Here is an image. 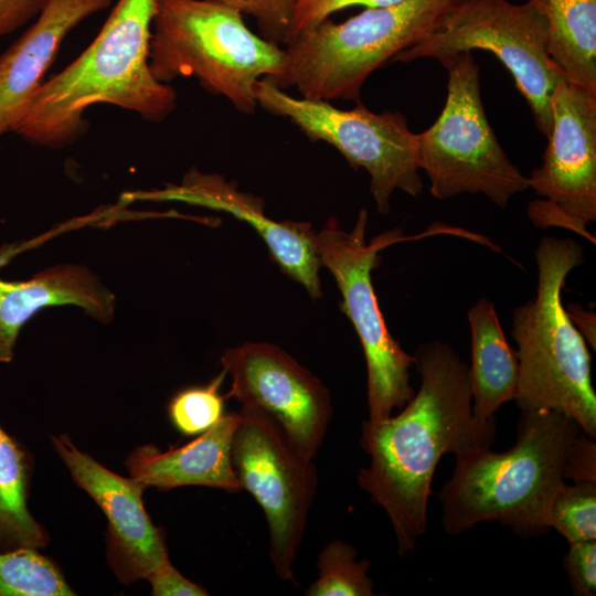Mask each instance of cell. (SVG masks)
Returning a JSON list of instances; mask_svg holds the SVG:
<instances>
[{
	"instance_id": "cell-1",
	"label": "cell",
	"mask_w": 596,
	"mask_h": 596,
	"mask_svg": "<svg viewBox=\"0 0 596 596\" xmlns=\"http://www.w3.org/2000/svg\"><path fill=\"white\" fill-rule=\"evenodd\" d=\"M421 385L397 415L362 424L360 445L370 465L359 487L390 519L400 556L414 552L427 528L430 486L445 454L490 448L496 427L472 415L469 366L446 342L428 341L413 354Z\"/></svg>"
},
{
	"instance_id": "cell-33",
	"label": "cell",
	"mask_w": 596,
	"mask_h": 596,
	"mask_svg": "<svg viewBox=\"0 0 596 596\" xmlns=\"http://www.w3.org/2000/svg\"><path fill=\"white\" fill-rule=\"evenodd\" d=\"M14 247L9 246L0 249V267L4 265L14 254Z\"/></svg>"
},
{
	"instance_id": "cell-6",
	"label": "cell",
	"mask_w": 596,
	"mask_h": 596,
	"mask_svg": "<svg viewBox=\"0 0 596 596\" xmlns=\"http://www.w3.org/2000/svg\"><path fill=\"white\" fill-rule=\"evenodd\" d=\"M460 1L402 0L340 23L326 19L285 44V73L275 85L308 99L360 103L368 77L430 35Z\"/></svg>"
},
{
	"instance_id": "cell-31",
	"label": "cell",
	"mask_w": 596,
	"mask_h": 596,
	"mask_svg": "<svg viewBox=\"0 0 596 596\" xmlns=\"http://www.w3.org/2000/svg\"><path fill=\"white\" fill-rule=\"evenodd\" d=\"M46 0H0V38L36 18Z\"/></svg>"
},
{
	"instance_id": "cell-14",
	"label": "cell",
	"mask_w": 596,
	"mask_h": 596,
	"mask_svg": "<svg viewBox=\"0 0 596 596\" xmlns=\"http://www.w3.org/2000/svg\"><path fill=\"white\" fill-rule=\"evenodd\" d=\"M51 440L74 482L98 504L108 521L106 554L118 581L131 584L146 579L169 563L164 530L152 523L143 505L147 487L110 471L79 450L65 434L52 435Z\"/></svg>"
},
{
	"instance_id": "cell-8",
	"label": "cell",
	"mask_w": 596,
	"mask_h": 596,
	"mask_svg": "<svg viewBox=\"0 0 596 596\" xmlns=\"http://www.w3.org/2000/svg\"><path fill=\"white\" fill-rule=\"evenodd\" d=\"M473 50L493 53L509 70L545 136L552 126V98L566 79L546 49L545 22L529 0H461L437 30L398 53L392 62L434 58L440 64ZM567 81V79H566Z\"/></svg>"
},
{
	"instance_id": "cell-11",
	"label": "cell",
	"mask_w": 596,
	"mask_h": 596,
	"mask_svg": "<svg viewBox=\"0 0 596 596\" xmlns=\"http://www.w3.org/2000/svg\"><path fill=\"white\" fill-rule=\"evenodd\" d=\"M238 414L231 449L235 475L266 517L277 576L296 584L294 563L318 488L317 468L272 416L249 405Z\"/></svg>"
},
{
	"instance_id": "cell-28",
	"label": "cell",
	"mask_w": 596,
	"mask_h": 596,
	"mask_svg": "<svg viewBox=\"0 0 596 596\" xmlns=\"http://www.w3.org/2000/svg\"><path fill=\"white\" fill-rule=\"evenodd\" d=\"M563 556V566L567 574L573 594L595 596L596 594V540L568 543Z\"/></svg>"
},
{
	"instance_id": "cell-15",
	"label": "cell",
	"mask_w": 596,
	"mask_h": 596,
	"mask_svg": "<svg viewBox=\"0 0 596 596\" xmlns=\"http://www.w3.org/2000/svg\"><path fill=\"white\" fill-rule=\"evenodd\" d=\"M159 200H175L226 212L245 222L262 237L283 273L305 287L312 299L322 296L317 232L307 222L275 221L265 214L264 199L243 192L220 174L192 169L181 184L156 193Z\"/></svg>"
},
{
	"instance_id": "cell-18",
	"label": "cell",
	"mask_w": 596,
	"mask_h": 596,
	"mask_svg": "<svg viewBox=\"0 0 596 596\" xmlns=\"http://www.w3.org/2000/svg\"><path fill=\"white\" fill-rule=\"evenodd\" d=\"M76 305L99 321H109L114 296L87 269L62 265L24 281L0 279V362L13 359L20 330L40 309Z\"/></svg>"
},
{
	"instance_id": "cell-10",
	"label": "cell",
	"mask_w": 596,
	"mask_h": 596,
	"mask_svg": "<svg viewBox=\"0 0 596 596\" xmlns=\"http://www.w3.org/2000/svg\"><path fill=\"white\" fill-rule=\"evenodd\" d=\"M368 212H359L354 227L340 228L329 219L317 233L321 265L333 276L342 300L340 308L360 339L368 372L369 422L389 418L414 396L409 380L413 355L396 341L384 320L372 283L380 265V251L401 241L400 230L385 232L366 242Z\"/></svg>"
},
{
	"instance_id": "cell-30",
	"label": "cell",
	"mask_w": 596,
	"mask_h": 596,
	"mask_svg": "<svg viewBox=\"0 0 596 596\" xmlns=\"http://www.w3.org/2000/svg\"><path fill=\"white\" fill-rule=\"evenodd\" d=\"M153 596H206L202 586L185 578L171 562L160 566L146 578Z\"/></svg>"
},
{
	"instance_id": "cell-27",
	"label": "cell",
	"mask_w": 596,
	"mask_h": 596,
	"mask_svg": "<svg viewBox=\"0 0 596 596\" xmlns=\"http://www.w3.org/2000/svg\"><path fill=\"white\" fill-rule=\"evenodd\" d=\"M400 1L402 0H292L287 42L299 32L329 19L332 13L348 7L376 8Z\"/></svg>"
},
{
	"instance_id": "cell-22",
	"label": "cell",
	"mask_w": 596,
	"mask_h": 596,
	"mask_svg": "<svg viewBox=\"0 0 596 596\" xmlns=\"http://www.w3.org/2000/svg\"><path fill=\"white\" fill-rule=\"evenodd\" d=\"M61 568L39 549L0 552V596H74Z\"/></svg>"
},
{
	"instance_id": "cell-24",
	"label": "cell",
	"mask_w": 596,
	"mask_h": 596,
	"mask_svg": "<svg viewBox=\"0 0 596 596\" xmlns=\"http://www.w3.org/2000/svg\"><path fill=\"white\" fill-rule=\"evenodd\" d=\"M547 525L568 543L596 540V483L564 482L552 500Z\"/></svg>"
},
{
	"instance_id": "cell-2",
	"label": "cell",
	"mask_w": 596,
	"mask_h": 596,
	"mask_svg": "<svg viewBox=\"0 0 596 596\" xmlns=\"http://www.w3.org/2000/svg\"><path fill=\"white\" fill-rule=\"evenodd\" d=\"M157 0H118L93 42L44 82L13 132L49 148L73 143L87 130L85 111L109 104L161 121L177 106V93L149 67Z\"/></svg>"
},
{
	"instance_id": "cell-25",
	"label": "cell",
	"mask_w": 596,
	"mask_h": 596,
	"mask_svg": "<svg viewBox=\"0 0 596 596\" xmlns=\"http://www.w3.org/2000/svg\"><path fill=\"white\" fill-rule=\"evenodd\" d=\"M224 370L205 385L181 390L168 405L170 422L184 436L199 435L224 415L226 395L220 393Z\"/></svg>"
},
{
	"instance_id": "cell-12",
	"label": "cell",
	"mask_w": 596,
	"mask_h": 596,
	"mask_svg": "<svg viewBox=\"0 0 596 596\" xmlns=\"http://www.w3.org/2000/svg\"><path fill=\"white\" fill-rule=\"evenodd\" d=\"M546 138L542 164L528 177L529 188L545 200L529 203V217L595 242L586 225L596 220V94L562 81Z\"/></svg>"
},
{
	"instance_id": "cell-20",
	"label": "cell",
	"mask_w": 596,
	"mask_h": 596,
	"mask_svg": "<svg viewBox=\"0 0 596 596\" xmlns=\"http://www.w3.org/2000/svg\"><path fill=\"white\" fill-rule=\"evenodd\" d=\"M545 22L546 49L567 82L596 94V0H530Z\"/></svg>"
},
{
	"instance_id": "cell-26",
	"label": "cell",
	"mask_w": 596,
	"mask_h": 596,
	"mask_svg": "<svg viewBox=\"0 0 596 596\" xmlns=\"http://www.w3.org/2000/svg\"><path fill=\"white\" fill-rule=\"evenodd\" d=\"M255 19L263 38L286 44L292 0H211Z\"/></svg>"
},
{
	"instance_id": "cell-19",
	"label": "cell",
	"mask_w": 596,
	"mask_h": 596,
	"mask_svg": "<svg viewBox=\"0 0 596 596\" xmlns=\"http://www.w3.org/2000/svg\"><path fill=\"white\" fill-rule=\"evenodd\" d=\"M472 415L482 427H496L498 408L514 398L519 379L517 351L509 344L492 301L479 298L468 310Z\"/></svg>"
},
{
	"instance_id": "cell-17",
	"label": "cell",
	"mask_w": 596,
	"mask_h": 596,
	"mask_svg": "<svg viewBox=\"0 0 596 596\" xmlns=\"http://www.w3.org/2000/svg\"><path fill=\"white\" fill-rule=\"evenodd\" d=\"M238 423V412H228L180 447L162 451L153 444L141 445L125 460L129 477L147 488L160 490L202 486L238 492L242 489L231 458Z\"/></svg>"
},
{
	"instance_id": "cell-7",
	"label": "cell",
	"mask_w": 596,
	"mask_h": 596,
	"mask_svg": "<svg viewBox=\"0 0 596 596\" xmlns=\"http://www.w3.org/2000/svg\"><path fill=\"white\" fill-rule=\"evenodd\" d=\"M448 71L447 97L436 121L419 137L421 170L437 200L483 194L504 209L529 189L528 177L512 163L490 126L472 52L441 64Z\"/></svg>"
},
{
	"instance_id": "cell-9",
	"label": "cell",
	"mask_w": 596,
	"mask_h": 596,
	"mask_svg": "<svg viewBox=\"0 0 596 596\" xmlns=\"http://www.w3.org/2000/svg\"><path fill=\"white\" fill-rule=\"evenodd\" d=\"M257 105L295 124L309 139L334 147L354 168L370 175L377 212L389 214L395 190L423 192L419 137L400 111L373 113L361 102L341 109L330 102L295 97L263 78L254 87Z\"/></svg>"
},
{
	"instance_id": "cell-16",
	"label": "cell",
	"mask_w": 596,
	"mask_h": 596,
	"mask_svg": "<svg viewBox=\"0 0 596 596\" xmlns=\"http://www.w3.org/2000/svg\"><path fill=\"white\" fill-rule=\"evenodd\" d=\"M111 0H46L35 22L0 55V137L28 110L66 35Z\"/></svg>"
},
{
	"instance_id": "cell-3",
	"label": "cell",
	"mask_w": 596,
	"mask_h": 596,
	"mask_svg": "<svg viewBox=\"0 0 596 596\" xmlns=\"http://www.w3.org/2000/svg\"><path fill=\"white\" fill-rule=\"evenodd\" d=\"M579 430L562 412L521 411L512 448L456 457L454 472L438 493L445 532L458 535L481 522H499L519 535L549 531L552 500L565 482V451Z\"/></svg>"
},
{
	"instance_id": "cell-4",
	"label": "cell",
	"mask_w": 596,
	"mask_h": 596,
	"mask_svg": "<svg viewBox=\"0 0 596 596\" xmlns=\"http://www.w3.org/2000/svg\"><path fill=\"white\" fill-rule=\"evenodd\" d=\"M538 286L533 299L512 311L519 379L514 396L521 411L553 409L577 422L596 438V393L586 341L562 302L566 277L584 264L573 238L544 236L535 249Z\"/></svg>"
},
{
	"instance_id": "cell-29",
	"label": "cell",
	"mask_w": 596,
	"mask_h": 596,
	"mask_svg": "<svg viewBox=\"0 0 596 596\" xmlns=\"http://www.w3.org/2000/svg\"><path fill=\"white\" fill-rule=\"evenodd\" d=\"M564 480L596 483V443L583 430L570 441L563 462Z\"/></svg>"
},
{
	"instance_id": "cell-13",
	"label": "cell",
	"mask_w": 596,
	"mask_h": 596,
	"mask_svg": "<svg viewBox=\"0 0 596 596\" xmlns=\"http://www.w3.org/2000/svg\"><path fill=\"white\" fill-rule=\"evenodd\" d=\"M221 364L231 377L226 398L272 416L290 443L313 459L333 415L328 387L273 343L245 342L227 349Z\"/></svg>"
},
{
	"instance_id": "cell-21",
	"label": "cell",
	"mask_w": 596,
	"mask_h": 596,
	"mask_svg": "<svg viewBox=\"0 0 596 596\" xmlns=\"http://www.w3.org/2000/svg\"><path fill=\"white\" fill-rule=\"evenodd\" d=\"M31 471L30 455L0 424V552L42 549L50 542L28 508Z\"/></svg>"
},
{
	"instance_id": "cell-5",
	"label": "cell",
	"mask_w": 596,
	"mask_h": 596,
	"mask_svg": "<svg viewBox=\"0 0 596 596\" xmlns=\"http://www.w3.org/2000/svg\"><path fill=\"white\" fill-rule=\"evenodd\" d=\"M284 47L253 33L234 8L211 0H157L149 67L163 84L195 77L235 109L253 114L255 84L285 73Z\"/></svg>"
},
{
	"instance_id": "cell-23",
	"label": "cell",
	"mask_w": 596,
	"mask_h": 596,
	"mask_svg": "<svg viewBox=\"0 0 596 596\" xmlns=\"http://www.w3.org/2000/svg\"><path fill=\"white\" fill-rule=\"evenodd\" d=\"M355 547L332 540L317 560L318 578L306 590L307 596H373L374 582L368 575L369 560L356 561Z\"/></svg>"
},
{
	"instance_id": "cell-32",
	"label": "cell",
	"mask_w": 596,
	"mask_h": 596,
	"mask_svg": "<svg viewBox=\"0 0 596 596\" xmlns=\"http://www.w3.org/2000/svg\"><path fill=\"white\" fill-rule=\"evenodd\" d=\"M572 323L582 334L584 340L596 350V315L592 310L584 309L579 304L571 302L565 307Z\"/></svg>"
}]
</instances>
